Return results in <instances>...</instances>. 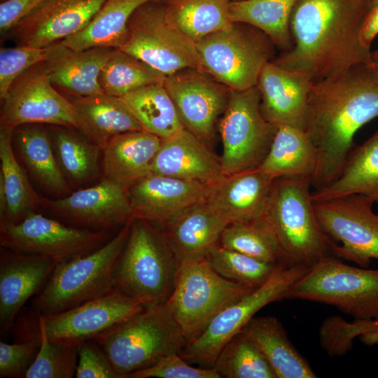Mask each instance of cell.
<instances>
[{
    "label": "cell",
    "instance_id": "cell-1",
    "mask_svg": "<svg viewBox=\"0 0 378 378\" xmlns=\"http://www.w3.org/2000/svg\"><path fill=\"white\" fill-rule=\"evenodd\" d=\"M378 116V71L360 64L312 84L305 131L318 155L314 190L332 181L351 150L356 132Z\"/></svg>",
    "mask_w": 378,
    "mask_h": 378
},
{
    "label": "cell",
    "instance_id": "cell-2",
    "mask_svg": "<svg viewBox=\"0 0 378 378\" xmlns=\"http://www.w3.org/2000/svg\"><path fill=\"white\" fill-rule=\"evenodd\" d=\"M368 9L364 0H298L290 18L293 46L272 62L312 82L360 64H372L361 39Z\"/></svg>",
    "mask_w": 378,
    "mask_h": 378
},
{
    "label": "cell",
    "instance_id": "cell-3",
    "mask_svg": "<svg viewBox=\"0 0 378 378\" xmlns=\"http://www.w3.org/2000/svg\"><path fill=\"white\" fill-rule=\"evenodd\" d=\"M311 188L309 178H275L262 218L274 232L288 266L312 268L340 259L339 245L325 233L316 218Z\"/></svg>",
    "mask_w": 378,
    "mask_h": 378
},
{
    "label": "cell",
    "instance_id": "cell-4",
    "mask_svg": "<svg viewBox=\"0 0 378 378\" xmlns=\"http://www.w3.org/2000/svg\"><path fill=\"white\" fill-rule=\"evenodd\" d=\"M180 263L159 225L134 218L115 267L113 286L146 307L164 303Z\"/></svg>",
    "mask_w": 378,
    "mask_h": 378
},
{
    "label": "cell",
    "instance_id": "cell-5",
    "mask_svg": "<svg viewBox=\"0 0 378 378\" xmlns=\"http://www.w3.org/2000/svg\"><path fill=\"white\" fill-rule=\"evenodd\" d=\"M132 220L94 251L58 262L46 284L30 301L29 312L36 315L60 313L112 288L115 267Z\"/></svg>",
    "mask_w": 378,
    "mask_h": 378
},
{
    "label": "cell",
    "instance_id": "cell-6",
    "mask_svg": "<svg viewBox=\"0 0 378 378\" xmlns=\"http://www.w3.org/2000/svg\"><path fill=\"white\" fill-rule=\"evenodd\" d=\"M146 308L113 286L99 297L60 313L25 312L18 316L15 336L16 341L43 336L52 341L81 344L98 338Z\"/></svg>",
    "mask_w": 378,
    "mask_h": 378
},
{
    "label": "cell",
    "instance_id": "cell-7",
    "mask_svg": "<svg viewBox=\"0 0 378 378\" xmlns=\"http://www.w3.org/2000/svg\"><path fill=\"white\" fill-rule=\"evenodd\" d=\"M120 378L179 353L186 342L166 302L144 312L94 340Z\"/></svg>",
    "mask_w": 378,
    "mask_h": 378
},
{
    "label": "cell",
    "instance_id": "cell-8",
    "mask_svg": "<svg viewBox=\"0 0 378 378\" xmlns=\"http://www.w3.org/2000/svg\"><path fill=\"white\" fill-rule=\"evenodd\" d=\"M203 71L231 90L257 85L266 63L275 57L276 47L258 28L232 22L196 43Z\"/></svg>",
    "mask_w": 378,
    "mask_h": 378
},
{
    "label": "cell",
    "instance_id": "cell-9",
    "mask_svg": "<svg viewBox=\"0 0 378 378\" xmlns=\"http://www.w3.org/2000/svg\"><path fill=\"white\" fill-rule=\"evenodd\" d=\"M341 259L309 269L284 300H304L335 307L355 319L378 318V270L357 267Z\"/></svg>",
    "mask_w": 378,
    "mask_h": 378
},
{
    "label": "cell",
    "instance_id": "cell-10",
    "mask_svg": "<svg viewBox=\"0 0 378 378\" xmlns=\"http://www.w3.org/2000/svg\"><path fill=\"white\" fill-rule=\"evenodd\" d=\"M118 49L165 76L187 68L204 71L196 43L172 21L163 0L147 1L133 12L125 40Z\"/></svg>",
    "mask_w": 378,
    "mask_h": 378
},
{
    "label": "cell",
    "instance_id": "cell-11",
    "mask_svg": "<svg viewBox=\"0 0 378 378\" xmlns=\"http://www.w3.org/2000/svg\"><path fill=\"white\" fill-rule=\"evenodd\" d=\"M311 268L279 264L262 286L221 310L197 335L186 340L179 355L189 363L212 368L226 343L267 304L284 300L290 288Z\"/></svg>",
    "mask_w": 378,
    "mask_h": 378
},
{
    "label": "cell",
    "instance_id": "cell-12",
    "mask_svg": "<svg viewBox=\"0 0 378 378\" xmlns=\"http://www.w3.org/2000/svg\"><path fill=\"white\" fill-rule=\"evenodd\" d=\"M255 288L218 274L206 259L181 262L166 302L186 340L200 333L224 308Z\"/></svg>",
    "mask_w": 378,
    "mask_h": 378
},
{
    "label": "cell",
    "instance_id": "cell-13",
    "mask_svg": "<svg viewBox=\"0 0 378 378\" xmlns=\"http://www.w3.org/2000/svg\"><path fill=\"white\" fill-rule=\"evenodd\" d=\"M276 127L261 113L257 86L230 90L219 125L223 143L220 160L224 175L258 168L270 150Z\"/></svg>",
    "mask_w": 378,
    "mask_h": 378
},
{
    "label": "cell",
    "instance_id": "cell-14",
    "mask_svg": "<svg viewBox=\"0 0 378 378\" xmlns=\"http://www.w3.org/2000/svg\"><path fill=\"white\" fill-rule=\"evenodd\" d=\"M0 224L1 247L59 262L93 251L111 239L106 230L73 227L34 211L18 223Z\"/></svg>",
    "mask_w": 378,
    "mask_h": 378
},
{
    "label": "cell",
    "instance_id": "cell-15",
    "mask_svg": "<svg viewBox=\"0 0 378 378\" xmlns=\"http://www.w3.org/2000/svg\"><path fill=\"white\" fill-rule=\"evenodd\" d=\"M374 203L363 195H350L313 201L316 218L333 241L340 242V259L368 267L378 259V214Z\"/></svg>",
    "mask_w": 378,
    "mask_h": 378
},
{
    "label": "cell",
    "instance_id": "cell-16",
    "mask_svg": "<svg viewBox=\"0 0 378 378\" xmlns=\"http://www.w3.org/2000/svg\"><path fill=\"white\" fill-rule=\"evenodd\" d=\"M41 63L13 84L3 100L1 124L13 129L29 124H50L80 130L74 105L48 80Z\"/></svg>",
    "mask_w": 378,
    "mask_h": 378
},
{
    "label": "cell",
    "instance_id": "cell-17",
    "mask_svg": "<svg viewBox=\"0 0 378 378\" xmlns=\"http://www.w3.org/2000/svg\"><path fill=\"white\" fill-rule=\"evenodd\" d=\"M164 85L183 127L204 143L210 141L216 120L227 104L230 89L193 68L166 76Z\"/></svg>",
    "mask_w": 378,
    "mask_h": 378
},
{
    "label": "cell",
    "instance_id": "cell-18",
    "mask_svg": "<svg viewBox=\"0 0 378 378\" xmlns=\"http://www.w3.org/2000/svg\"><path fill=\"white\" fill-rule=\"evenodd\" d=\"M105 0H45L6 35L18 46L46 48L82 30Z\"/></svg>",
    "mask_w": 378,
    "mask_h": 378
},
{
    "label": "cell",
    "instance_id": "cell-19",
    "mask_svg": "<svg viewBox=\"0 0 378 378\" xmlns=\"http://www.w3.org/2000/svg\"><path fill=\"white\" fill-rule=\"evenodd\" d=\"M52 213L74 223L106 230L134 219L127 189L106 178L57 200H42Z\"/></svg>",
    "mask_w": 378,
    "mask_h": 378
},
{
    "label": "cell",
    "instance_id": "cell-20",
    "mask_svg": "<svg viewBox=\"0 0 378 378\" xmlns=\"http://www.w3.org/2000/svg\"><path fill=\"white\" fill-rule=\"evenodd\" d=\"M312 83L302 73L272 61L266 63L256 85L264 118L276 126L286 125L305 130Z\"/></svg>",
    "mask_w": 378,
    "mask_h": 378
},
{
    "label": "cell",
    "instance_id": "cell-21",
    "mask_svg": "<svg viewBox=\"0 0 378 378\" xmlns=\"http://www.w3.org/2000/svg\"><path fill=\"white\" fill-rule=\"evenodd\" d=\"M58 261L13 251L0 258V330L10 329L26 302L35 296L52 274Z\"/></svg>",
    "mask_w": 378,
    "mask_h": 378
},
{
    "label": "cell",
    "instance_id": "cell-22",
    "mask_svg": "<svg viewBox=\"0 0 378 378\" xmlns=\"http://www.w3.org/2000/svg\"><path fill=\"white\" fill-rule=\"evenodd\" d=\"M211 185L149 174L127 189L134 218L161 225L192 204L205 201Z\"/></svg>",
    "mask_w": 378,
    "mask_h": 378
},
{
    "label": "cell",
    "instance_id": "cell-23",
    "mask_svg": "<svg viewBox=\"0 0 378 378\" xmlns=\"http://www.w3.org/2000/svg\"><path fill=\"white\" fill-rule=\"evenodd\" d=\"M275 178L259 167L225 176L211 185L206 202L229 222L262 218Z\"/></svg>",
    "mask_w": 378,
    "mask_h": 378
},
{
    "label": "cell",
    "instance_id": "cell-24",
    "mask_svg": "<svg viewBox=\"0 0 378 378\" xmlns=\"http://www.w3.org/2000/svg\"><path fill=\"white\" fill-rule=\"evenodd\" d=\"M229 224L203 201L182 209L159 225L179 262H190L206 259Z\"/></svg>",
    "mask_w": 378,
    "mask_h": 378
},
{
    "label": "cell",
    "instance_id": "cell-25",
    "mask_svg": "<svg viewBox=\"0 0 378 378\" xmlns=\"http://www.w3.org/2000/svg\"><path fill=\"white\" fill-rule=\"evenodd\" d=\"M150 174L168 176L206 185H213L225 176L220 160L203 141L186 128L162 139Z\"/></svg>",
    "mask_w": 378,
    "mask_h": 378
},
{
    "label": "cell",
    "instance_id": "cell-26",
    "mask_svg": "<svg viewBox=\"0 0 378 378\" xmlns=\"http://www.w3.org/2000/svg\"><path fill=\"white\" fill-rule=\"evenodd\" d=\"M46 48V59L41 64L47 78L55 87L76 97L104 94L99 76L115 48L77 51L62 41Z\"/></svg>",
    "mask_w": 378,
    "mask_h": 378
},
{
    "label": "cell",
    "instance_id": "cell-27",
    "mask_svg": "<svg viewBox=\"0 0 378 378\" xmlns=\"http://www.w3.org/2000/svg\"><path fill=\"white\" fill-rule=\"evenodd\" d=\"M162 139L146 130L113 137L102 149L104 178L128 189L150 174Z\"/></svg>",
    "mask_w": 378,
    "mask_h": 378
},
{
    "label": "cell",
    "instance_id": "cell-28",
    "mask_svg": "<svg viewBox=\"0 0 378 378\" xmlns=\"http://www.w3.org/2000/svg\"><path fill=\"white\" fill-rule=\"evenodd\" d=\"M261 350L276 378L317 377L308 361L289 340L282 323L274 316H253L241 328Z\"/></svg>",
    "mask_w": 378,
    "mask_h": 378
},
{
    "label": "cell",
    "instance_id": "cell-29",
    "mask_svg": "<svg viewBox=\"0 0 378 378\" xmlns=\"http://www.w3.org/2000/svg\"><path fill=\"white\" fill-rule=\"evenodd\" d=\"M71 102L78 113L80 131L102 149L117 135L143 130L120 97L102 94L76 97Z\"/></svg>",
    "mask_w": 378,
    "mask_h": 378
},
{
    "label": "cell",
    "instance_id": "cell-30",
    "mask_svg": "<svg viewBox=\"0 0 378 378\" xmlns=\"http://www.w3.org/2000/svg\"><path fill=\"white\" fill-rule=\"evenodd\" d=\"M378 199V130L351 150L337 176L325 187L312 192L313 201L350 195Z\"/></svg>",
    "mask_w": 378,
    "mask_h": 378
},
{
    "label": "cell",
    "instance_id": "cell-31",
    "mask_svg": "<svg viewBox=\"0 0 378 378\" xmlns=\"http://www.w3.org/2000/svg\"><path fill=\"white\" fill-rule=\"evenodd\" d=\"M317 162L316 148L305 130L279 125L270 150L258 167L274 178L300 177L311 181Z\"/></svg>",
    "mask_w": 378,
    "mask_h": 378
},
{
    "label": "cell",
    "instance_id": "cell-32",
    "mask_svg": "<svg viewBox=\"0 0 378 378\" xmlns=\"http://www.w3.org/2000/svg\"><path fill=\"white\" fill-rule=\"evenodd\" d=\"M149 1L152 0H105L85 27L62 43L77 51L93 48H119L125 40L132 14Z\"/></svg>",
    "mask_w": 378,
    "mask_h": 378
},
{
    "label": "cell",
    "instance_id": "cell-33",
    "mask_svg": "<svg viewBox=\"0 0 378 378\" xmlns=\"http://www.w3.org/2000/svg\"><path fill=\"white\" fill-rule=\"evenodd\" d=\"M38 124L14 130L18 150L34 178L45 188L57 194L71 192L69 183L53 152L48 132Z\"/></svg>",
    "mask_w": 378,
    "mask_h": 378
},
{
    "label": "cell",
    "instance_id": "cell-34",
    "mask_svg": "<svg viewBox=\"0 0 378 378\" xmlns=\"http://www.w3.org/2000/svg\"><path fill=\"white\" fill-rule=\"evenodd\" d=\"M13 128L0 126V188L6 199V210L1 222L18 223L41 203L16 160L12 146Z\"/></svg>",
    "mask_w": 378,
    "mask_h": 378
},
{
    "label": "cell",
    "instance_id": "cell-35",
    "mask_svg": "<svg viewBox=\"0 0 378 378\" xmlns=\"http://www.w3.org/2000/svg\"><path fill=\"white\" fill-rule=\"evenodd\" d=\"M298 0H242L231 1L232 22L252 25L267 34L276 48L288 51L293 46L290 18Z\"/></svg>",
    "mask_w": 378,
    "mask_h": 378
},
{
    "label": "cell",
    "instance_id": "cell-36",
    "mask_svg": "<svg viewBox=\"0 0 378 378\" xmlns=\"http://www.w3.org/2000/svg\"><path fill=\"white\" fill-rule=\"evenodd\" d=\"M120 98L143 130L162 139L185 128L164 82L144 87Z\"/></svg>",
    "mask_w": 378,
    "mask_h": 378
},
{
    "label": "cell",
    "instance_id": "cell-37",
    "mask_svg": "<svg viewBox=\"0 0 378 378\" xmlns=\"http://www.w3.org/2000/svg\"><path fill=\"white\" fill-rule=\"evenodd\" d=\"M167 12L178 29L195 43L230 27L231 0H163Z\"/></svg>",
    "mask_w": 378,
    "mask_h": 378
},
{
    "label": "cell",
    "instance_id": "cell-38",
    "mask_svg": "<svg viewBox=\"0 0 378 378\" xmlns=\"http://www.w3.org/2000/svg\"><path fill=\"white\" fill-rule=\"evenodd\" d=\"M166 76L136 57L115 48L99 76L104 93L122 97L144 87L163 83Z\"/></svg>",
    "mask_w": 378,
    "mask_h": 378
},
{
    "label": "cell",
    "instance_id": "cell-39",
    "mask_svg": "<svg viewBox=\"0 0 378 378\" xmlns=\"http://www.w3.org/2000/svg\"><path fill=\"white\" fill-rule=\"evenodd\" d=\"M219 244L265 262L285 264L277 239L262 218L229 224L220 235Z\"/></svg>",
    "mask_w": 378,
    "mask_h": 378
},
{
    "label": "cell",
    "instance_id": "cell-40",
    "mask_svg": "<svg viewBox=\"0 0 378 378\" xmlns=\"http://www.w3.org/2000/svg\"><path fill=\"white\" fill-rule=\"evenodd\" d=\"M212 368L220 377L276 378L257 344L241 331L223 346Z\"/></svg>",
    "mask_w": 378,
    "mask_h": 378
},
{
    "label": "cell",
    "instance_id": "cell-41",
    "mask_svg": "<svg viewBox=\"0 0 378 378\" xmlns=\"http://www.w3.org/2000/svg\"><path fill=\"white\" fill-rule=\"evenodd\" d=\"M69 128L57 126L53 130L54 148L58 164L65 176L81 183L99 173V160L102 149Z\"/></svg>",
    "mask_w": 378,
    "mask_h": 378
},
{
    "label": "cell",
    "instance_id": "cell-42",
    "mask_svg": "<svg viewBox=\"0 0 378 378\" xmlns=\"http://www.w3.org/2000/svg\"><path fill=\"white\" fill-rule=\"evenodd\" d=\"M212 268L224 278L257 288L272 276L279 265L265 262L218 244L206 258Z\"/></svg>",
    "mask_w": 378,
    "mask_h": 378
},
{
    "label": "cell",
    "instance_id": "cell-43",
    "mask_svg": "<svg viewBox=\"0 0 378 378\" xmlns=\"http://www.w3.org/2000/svg\"><path fill=\"white\" fill-rule=\"evenodd\" d=\"M25 378H71L76 374L80 344L49 340L43 336Z\"/></svg>",
    "mask_w": 378,
    "mask_h": 378
},
{
    "label": "cell",
    "instance_id": "cell-44",
    "mask_svg": "<svg viewBox=\"0 0 378 378\" xmlns=\"http://www.w3.org/2000/svg\"><path fill=\"white\" fill-rule=\"evenodd\" d=\"M378 330V318L355 319L348 322L337 316L323 320L319 328L321 346L329 356L346 354L353 345V340L364 333Z\"/></svg>",
    "mask_w": 378,
    "mask_h": 378
},
{
    "label": "cell",
    "instance_id": "cell-45",
    "mask_svg": "<svg viewBox=\"0 0 378 378\" xmlns=\"http://www.w3.org/2000/svg\"><path fill=\"white\" fill-rule=\"evenodd\" d=\"M47 48L18 46L0 49V97L4 100L15 81L25 71L43 62Z\"/></svg>",
    "mask_w": 378,
    "mask_h": 378
},
{
    "label": "cell",
    "instance_id": "cell-46",
    "mask_svg": "<svg viewBox=\"0 0 378 378\" xmlns=\"http://www.w3.org/2000/svg\"><path fill=\"white\" fill-rule=\"evenodd\" d=\"M220 378L214 368H195L178 353L169 354L152 366L130 374L127 378Z\"/></svg>",
    "mask_w": 378,
    "mask_h": 378
},
{
    "label": "cell",
    "instance_id": "cell-47",
    "mask_svg": "<svg viewBox=\"0 0 378 378\" xmlns=\"http://www.w3.org/2000/svg\"><path fill=\"white\" fill-rule=\"evenodd\" d=\"M39 348L37 340L0 342V377L22 378L33 363Z\"/></svg>",
    "mask_w": 378,
    "mask_h": 378
},
{
    "label": "cell",
    "instance_id": "cell-48",
    "mask_svg": "<svg viewBox=\"0 0 378 378\" xmlns=\"http://www.w3.org/2000/svg\"><path fill=\"white\" fill-rule=\"evenodd\" d=\"M76 378H120L102 347L94 340L79 345Z\"/></svg>",
    "mask_w": 378,
    "mask_h": 378
},
{
    "label": "cell",
    "instance_id": "cell-49",
    "mask_svg": "<svg viewBox=\"0 0 378 378\" xmlns=\"http://www.w3.org/2000/svg\"><path fill=\"white\" fill-rule=\"evenodd\" d=\"M45 0H8L0 4V32L6 36L26 15Z\"/></svg>",
    "mask_w": 378,
    "mask_h": 378
},
{
    "label": "cell",
    "instance_id": "cell-50",
    "mask_svg": "<svg viewBox=\"0 0 378 378\" xmlns=\"http://www.w3.org/2000/svg\"><path fill=\"white\" fill-rule=\"evenodd\" d=\"M378 34V3L371 8L365 15L362 29L361 39L370 47L372 40Z\"/></svg>",
    "mask_w": 378,
    "mask_h": 378
},
{
    "label": "cell",
    "instance_id": "cell-51",
    "mask_svg": "<svg viewBox=\"0 0 378 378\" xmlns=\"http://www.w3.org/2000/svg\"><path fill=\"white\" fill-rule=\"evenodd\" d=\"M364 342L368 345L378 344V330L367 333L364 336Z\"/></svg>",
    "mask_w": 378,
    "mask_h": 378
},
{
    "label": "cell",
    "instance_id": "cell-52",
    "mask_svg": "<svg viewBox=\"0 0 378 378\" xmlns=\"http://www.w3.org/2000/svg\"><path fill=\"white\" fill-rule=\"evenodd\" d=\"M372 64L378 71V50L372 54Z\"/></svg>",
    "mask_w": 378,
    "mask_h": 378
},
{
    "label": "cell",
    "instance_id": "cell-53",
    "mask_svg": "<svg viewBox=\"0 0 378 378\" xmlns=\"http://www.w3.org/2000/svg\"><path fill=\"white\" fill-rule=\"evenodd\" d=\"M368 10L378 3V0H364Z\"/></svg>",
    "mask_w": 378,
    "mask_h": 378
},
{
    "label": "cell",
    "instance_id": "cell-54",
    "mask_svg": "<svg viewBox=\"0 0 378 378\" xmlns=\"http://www.w3.org/2000/svg\"><path fill=\"white\" fill-rule=\"evenodd\" d=\"M242 1V0H231V1Z\"/></svg>",
    "mask_w": 378,
    "mask_h": 378
},
{
    "label": "cell",
    "instance_id": "cell-55",
    "mask_svg": "<svg viewBox=\"0 0 378 378\" xmlns=\"http://www.w3.org/2000/svg\"><path fill=\"white\" fill-rule=\"evenodd\" d=\"M6 1H8V0H1V2Z\"/></svg>",
    "mask_w": 378,
    "mask_h": 378
},
{
    "label": "cell",
    "instance_id": "cell-56",
    "mask_svg": "<svg viewBox=\"0 0 378 378\" xmlns=\"http://www.w3.org/2000/svg\"><path fill=\"white\" fill-rule=\"evenodd\" d=\"M375 202L378 205V199L375 201Z\"/></svg>",
    "mask_w": 378,
    "mask_h": 378
}]
</instances>
